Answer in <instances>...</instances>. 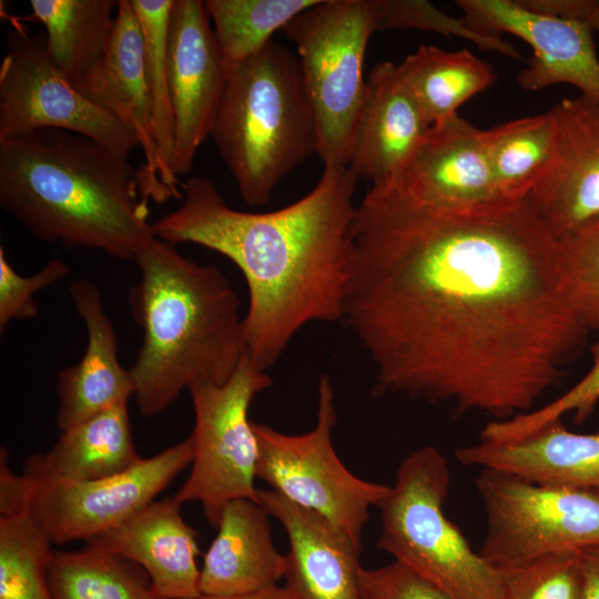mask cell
Returning a JSON list of instances; mask_svg holds the SVG:
<instances>
[{
  "instance_id": "obj_1",
  "label": "cell",
  "mask_w": 599,
  "mask_h": 599,
  "mask_svg": "<svg viewBox=\"0 0 599 599\" xmlns=\"http://www.w3.org/2000/svg\"><path fill=\"white\" fill-rule=\"evenodd\" d=\"M352 245L342 321L376 395L504 420L535 409L586 343L558 242L526 200L451 211L372 184Z\"/></svg>"
},
{
  "instance_id": "obj_2",
  "label": "cell",
  "mask_w": 599,
  "mask_h": 599,
  "mask_svg": "<svg viewBox=\"0 0 599 599\" xmlns=\"http://www.w3.org/2000/svg\"><path fill=\"white\" fill-rule=\"evenodd\" d=\"M357 179L347 166L324 167L316 185L271 212L231 207L213 182L181 183L182 203L153 229L171 244L194 243L231 260L248 290L247 353L267 372L314 322L342 321L352 257Z\"/></svg>"
},
{
  "instance_id": "obj_3",
  "label": "cell",
  "mask_w": 599,
  "mask_h": 599,
  "mask_svg": "<svg viewBox=\"0 0 599 599\" xmlns=\"http://www.w3.org/2000/svg\"><path fill=\"white\" fill-rule=\"evenodd\" d=\"M0 206L32 236L134 261L155 236L139 169L105 145L42 129L0 141Z\"/></svg>"
},
{
  "instance_id": "obj_4",
  "label": "cell",
  "mask_w": 599,
  "mask_h": 599,
  "mask_svg": "<svg viewBox=\"0 0 599 599\" xmlns=\"http://www.w3.org/2000/svg\"><path fill=\"white\" fill-rule=\"evenodd\" d=\"M141 277L130 288L143 341L129 368L143 417L164 412L199 383L221 385L247 352L238 294L212 265L154 237L136 254Z\"/></svg>"
},
{
  "instance_id": "obj_5",
  "label": "cell",
  "mask_w": 599,
  "mask_h": 599,
  "mask_svg": "<svg viewBox=\"0 0 599 599\" xmlns=\"http://www.w3.org/2000/svg\"><path fill=\"white\" fill-rule=\"evenodd\" d=\"M210 136L244 202L268 203L280 182L318 151L297 57L272 41L235 67Z\"/></svg>"
},
{
  "instance_id": "obj_6",
  "label": "cell",
  "mask_w": 599,
  "mask_h": 599,
  "mask_svg": "<svg viewBox=\"0 0 599 599\" xmlns=\"http://www.w3.org/2000/svg\"><path fill=\"white\" fill-rule=\"evenodd\" d=\"M449 487L450 470L440 450L427 445L410 451L377 506V548L451 599H501V570L446 516Z\"/></svg>"
},
{
  "instance_id": "obj_7",
  "label": "cell",
  "mask_w": 599,
  "mask_h": 599,
  "mask_svg": "<svg viewBox=\"0 0 599 599\" xmlns=\"http://www.w3.org/2000/svg\"><path fill=\"white\" fill-rule=\"evenodd\" d=\"M294 43L324 167L348 165L362 106L364 61L375 30L373 0H319L284 29Z\"/></svg>"
},
{
  "instance_id": "obj_8",
  "label": "cell",
  "mask_w": 599,
  "mask_h": 599,
  "mask_svg": "<svg viewBox=\"0 0 599 599\" xmlns=\"http://www.w3.org/2000/svg\"><path fill=\"white\" fill-rule=\"evenodd\" d=\"M337 423L329 376L317 384L316 420L300 435L253 422L258 443L256 478L293 504L333 524L362 548L364 527L388 486L355 476L342 463L332 440Z\"/></svg>"
},
{
  "instance_id": "obj_9",
  "label": "cell",
  "mask_w": 599,
  "mask_h": 599,
  "mask_svg": "<svg viewBox=\"0 0 599 599\" xmlns=\"http://www.w3.org/2000/svg\"><path fill=\"white\" fill-rule=\"evenodd\" d=\"M475 486L486 519L479 554L496 568L599 546L596 493L489 468L480 469Z\"/></svg>"
},
{
  "instance_id": "obj_10",
  "label": "cell",
  "mask_w": 599,
  "mask_h": 599,
  "mask_svg": "<svg viewBox=\"0 0 599 599\" xmlns=\"http://www.w3.org/2000/svg\"><path fill=\"white\" fill-rule=\"evenodd\" d=\"M272 384L246 352L225 383L189 388L195 416L194 453L190 475L174 497L181 504L200 502L214 528L227 502L257 501L258 443L248 410L256 395Z\"/></svg>"
},
{
  "instance_id": "obj_11",
  "label": "cell",
  "mask_w": 599,
  "mask_h": 599,
  "mask_svg": "<svg viewBox=\"0 0 599 599\" xmlns=\"http://www.w3.org/2000/svg\"><path fill=\"white\" fill-rule=\"evenodd\" d=\"M42 129L82 134L124 158L139 148L130 129L84 97L54 65L44 32L31 35L11 17L0 64V141Z\"/></svg>"
},
{
  "instance_id": "obj_12",
  "label": "cell",
  "mask_w": 599,
  "mask_h": 599,
  "mask_svg": "<svg viewBox=\"0 0 599 599\" xmlns=\"http://www.w3.org/2000/svg\"><path fill=\"white\" fill-rule=\"evenodd\" d=\"M193 453L190 434L130 470L108 478L69 480L26 475L32 481L28 515L52 544L88 542L154 501L191 465Z\"/></svg>"
},
{
  "instance_id": "obj_13",
  "label": "cell",
  "mask_w": 599,
  "mask_h": 599,
  "mask_svg": "<svg viewBox=\"0 0 599 599\" xmlns=\"http://www.w3.org/2000/svg\"><path fill=\"white\" fill-rule=\"evenodd\" d=\"M456 6L471 31L488 37L509 33L531 47L532 55L517 75L521 89L564 83L599 101V59L590 22L537 11L521 0H458Z\"/></svg>"
},
{
  "instance_id": "obj_14",
  "label": "cell",
  "mask_w": 599,
  "mask_h": 599,
  "mask_svg": "<svg viewBox=\"0 0 599 599\" xmlns=\"http://www.w3.org/2000/svg\"><path fill=\"white\" fill-rule=\"evenodd\" d=\"M166 68L174 118L172 171L179 176L191 170L210 136L230 75L204 1L174 0Z\"/></svg>"
},
{
  "instance_id": "obj_15",
  "label": "cell",
  "mask_w": 599,
  "mask_h": 599,
  "mask_svg": "<svg viewBox=\"0 0 599 599\" xmlns=\"http://www.w3.org/2000/svg\"><path fill=\"white\" fill-rule=\"evenodd\" d=\"M75 88L136 136L144 159L139 169L143 201L163 203L172 197L182 199V192L169 184L158 153L143 32L131 0L118 2L104 59L98 70Z\"/></svg>"
},
{
  "instance_id": "obj_16",
  "label": "cell",
  "mask_w": 599,
  "mask_h": 599,
  "mask_svg": "<svg viewBox=\"0 0 599 599\" xmlns=\"http://www.w3.org/2000/svg\"><path fill=\"white\" fill-rule=\"evenodd\" d=\"M550 110L555 159L526 201L558 241L599 216V101L580 94Z\"/></svg>"
},
{
  "instance_id": "obj_17",
  "label": "cell",
  "mask_w": 599,
  "mask_h": 599,
  "mask_svg": "<svg viewBox=\"0 0 599 599\" xmlns=\"http://www.w3.org/2000/svg\"><path fill=\"white\" fill-rule=\"evenodd\" d=\"M397 181L418 201L443 210L469 211L507 201L493 176L485 130L458 113L429 126Z\"/></svg>"
},
{
  "instance_id": "obj_18",
  "label": "cell",
  "mask_w": 599,
  "mask_h": 599,
  "mask_svg": "<svg viewBox=\"0 0 599 599\" xmlns=\"http://www.w3.org/2000/svg\"><path fill=\"white\" fill-rule=\"evenodd\" d=\"M257 501L285 530L283 580L296 599H362L361 547L324 517L272 489H258Z\"/></svg>"
},
{
  "instance_id": "obj_19",
  "label": "cell",
  "mask_w": 599,
  "mask_h": 599,
  "mask_svg": "<svg viewBox=\"0 0 599 599\" xmlns=\"http://www.w3.org/2000/svg\"><path fill=\"white\" fill-rule=\"evenodd\" d=\"M429 126L397 64H376L366 79L347 167L372 184L397 180Z\"/></svg>"
},
{
  "instance_id": "obj_20",
  "label": "cell",
  "mask_w": 599,
  "mask_h": 599,
  "mask_svg": "<svg viewBox=\"0 0 599 599\" xmlns=\"http://www.w3.org/2000/svg\"><path fill=\"white\" fill-rule=\"evenodd\" d=\"M182 505L174 495L154 500L88 542L140 566L160 597L197 599V534L182 517Z\"/></svg>"
},
{
  "instance_id": "obj_21",
  "label": "cell",
  "mask_w": 599,
  "mask_h": 599,
  "mask_svg": "<svg viewBox=\"0 0 599 599\" xmlns=\"http://www.w3.org/2000/svg\"><path fill=\"white\" fill-rule=\"evenodd\" d=\"M74 308L87 329L88 342L81 359L62 368L57 377L59 409L57 425L67 430L134 395L130 369L118 358V341L98 286L89 280L69 284Z\"/></svg>"
},
{
  "instance_id": "obj_22",
  "label": "cell",
  "mask_w": 599,
  "mask_h": 599,
  "mask_svg": "<svg viewBox=\"0 0 599 599\" xmlns=\"http://www.w3.org/2000/svg\"><path fill=\"white\" fill-rule=\"evenodd\" d=\"M466 466L509 473L527 480L599 495V430L573 433L561 419L511 443H478L459 447Z\"/></svg>"
},
{
  "instance_id": "obj_23",
  "label": "cell",
  "mask_w": 599,
  "mask_h": 599,
  "mask_svg": "<svg viewBox=\"0 0 599 599\" xmlns=\"http://www.w3.org/2000/svg\"><path fill=\"white\" fill-rule=\"evenodd\" d=\"M200 573L204 596H237L278 585L285 555L272 538L270 514L256 500L225 505Z\"/></svg>"
},
{
  "instance_id": "obj_24",
  "label": "cell",
  "mask_w": 599,
  "mask_h": 599,
  "mask_svg": "<svg viewBox=\"0 0 599 599\" xmlns=\"http://www.w3.org/2000/svg\"><path fill=\"white\" fill-rule=\"evenodd\" d=\"M135 449L128 404L62 430L44 454L29 457L24 475L94 480L130 470L142 461Z\"/></svg>"
},
{
  "instance_id": "obj_25",
  "label": "cell",
  "mask_w": 599,
  "mask_h": 599,
  "mask_svg": "<svg viewBox=\"0 0 599 599\" xmlns=\"http://www.w3.org/2000/svg\"><path fill=\"white\" fill-rule=\"evenodd\" d=\"M114 0H31L32 14L21 19L43 24L47 51L75 87L101 65L114 28Z\"/></svg>"
},
{
  "instance_id": "obj_26",
  "label": "cell",
  "mask_w": 599,
  "mask_h": 599,
  "mask_svg": "<svg viewBox=\"0 0 599 599\" xmlns=\"http://www.w3.org/2000/svg\"><path fill=\"white\" fill-rule=\"evenodd\" d=\"M397 67L429 125L457 114L461 104L496 79L493 68L466 49L419 45Z\"/></svg>"
},
{
  "instance_id": "obj_27",
  "label": "cell",
  "mask_w": 599,
  "mask_h": 599,
  "mask_svg": "<svg viewBox=\"0 0 599 599\" xmlns=\"http://www.w3.org/2000/svg\"><path fill=\"white\" fill-rule=\"evenodd\" d=\"M485 139L493 176L502 199L526 200L555 159L557 129L551 110L485 130Z\"/></svg>"
},
{
  "instance_id": "obj_28",
  "label": "cell",
  "mask_w": 599,
  "mask_h": 599,
  "mask_svg": "<svg viewBox=\"0 0 599 599\" xmlns=\"http://www.w3.org/2000/svg\"><path fill=\"white\" fill-rule=\"evenodd\" d=\"M48 577L55 599H164L140 566L90 542L53 550Z\"/></svg>"
},
{
  "instance_id": "obj_29",
  "label": "cell",
  "mask_w": 599,
  "mask_h": 599,
  "mask_svg": "<svg viewBox=\"0 0 599 599\" xmlns=\"http://www.w3.org/2000/svg\"><path fill=\"white\" fill-rule=\"evenodd\" d=\"M319 0H206L212 27L231 71L257 54L273 34Z\"/></svg>"
},
{
  "instance_id": "obj_30",
  "label": "cell",
  "mask_w": 599,
  "mask_h": 599,
  "mask_svg": "<svg viewBox=\"0 0 599 599\" xmlns=\"http://www.w3.org/2000/svg\"><path fill=\"white\" fill-rule=\"evenodd\" d=\"M51 545L30 515L0 517V599H55L48 577Z\"/></svg>"
},
{
  "instance_id": "obj_31",
  "label": "cell",
  "mask_w": 599,
  "mask_h": 599,
  "mask_svg": "<svg viewBox=\"0 0 599 599\" xmlns=\"http://www.w3.org/2000/svg\"><path fill=\"white\" fill-rule=\"evenodd\" d=\"M131 2L143 32L158 153L169 184L174 190L181 191L179 177L172 171L174 118L166 68L169 23L174 0H131Z\"/></svg>"
},
{
  "instance_id": "obj_32",
  "label": "cell",
  "mask_w": 599,
  "mask_h": 599,
  "mask_svg": "<svg viewBox=\"0 0 599 599\" xmlns=\"http://www.w3.org/2000/svg\"><path fill=\"white\" fill-rule=\"evenodd\" d=\"M591 351V368L570 389L531 412L487 423L480 433V439L491 443L516 441L552 422L560 420L566 414H572L577 424L585 422L599 402V339Z\"/></svg>"
},
{
  "instance_id": "obj_33",
  "label": "cell",
  "mask_w": 599,
  "mask_h": 599,
  "mask_svg": "<svg viewBox=\"0 0 599 599\" xmlns=\"http://www.w3.org/2000/svg\"><path fill=\"white\" fill-rule=\"evenodd\" d=\"M557 242L575 311L589 332H599V216Z\"/></svg>"
},
{
  "instance_id": "obj_34",
  "label": "cell",
  "mask_w": 599,
  "mask_h": 599,
  "mask_svg": "<svg viewBox=\"0 0 599 599\" xmlns=\"http://www.w3.org/2000/svg\"><path fill=\"white\" fill-rule=\"evenodd\" d=\"M501 570V599H582L579 551H562Z\"/></svg>"
},
{
  "instance_id": "obj_35",
  "label": "cell",
  "mask_w": 599,
  "mask_h": 599,
  "mask_svg": "<svg viewBox=\"0 0 599 599\" xmlns=\"http://www.w3.org/2000/svg\"><path fill=\"white\" fill-rule=\"evenodd\" d=\"M375 30L419 29L445 35L465 38L483 50H493L512 59H519L515 47L500 37H488L468 29L460 19L439 11L434 4L422 0H373Z\"/></svg>"
},
{
  "instance_id": "obj_36",
  "label": "cell",
  "mask_w": 599,
  "mask_h": 599,
  "mask_svg": "<svg viewBox=\"0 0 599 599\" xmlns=\"http://www.w3.org/2000/svg\"><path fill=\"white\" fill-rule=\"evenodd\" d=\"M69 265L61 260L48 262L40 271L20 275L9 263L4 248L0 247V331L3 333L12 319L34 318L39 307L34 295L61 281L69 274Z\"/></svg>"
},
{
  "instance_id": "obj_37",
  "label": "cell",
  "mask_w": 599,
  "mask_h": 599,
  "mask_svg": "<svg viewBox=\"0 0 599 599\" xmlns=\"http://www.w3.org/2000/svg\"><path fill=\"white\" fill-rule=\"evenodd\" d=\"M362 599H451L405 565L393 560L361 572Z\"/></svg>"
},
{
  "instance_id": "obj_38",
  "label": "cell",
  "mask_w": 599,
  "mask_h": 599,
  "mask_svg": "<svg viewBox=\"0 0 599 599\" xmlns=\"http://www.w3.org/2000/svg\"><path fill=\"white\" fill-rule=\"evenodd\" d=\"M32 493L31 479L18 475L8 465L7 450L0 453V517H14L29 511Z\"/></svg>"
},
{
  "instance_id": "obj_39",
  "label": "cell",
  "mask_w": 599,
  "mask_h": 599,
  "mask_svg": "<svg viewBox=\"0 0 599 599\" xmlns=\"http://www.w3.org/2000/svg\"><path fill=\"white\" fill-rule=\"evenodd\" d=\"M582 572V599H599V546L579 550Z\"/></svg>"
},
{
  "instance_id": "obj_40",
  "label": "cell",
  "mask_w": 599,
  "mask_h": 599,
  "mask_svg": "<svg viewBox=\"0 0 599 599\" xmlns=\"http://www.w3.org/2000/svg\"><path fill=\"white\" fill-rule=\"evenodd\" d=\"M197 599H296L284 586L276 585L260 591L237 596H204Z\"/></svg>"
},
{
  "instance_id": "obj_41",
  "label": "cell",
  "mask_w": 599,
  "mask_h": 599,
  "mask_svg": "<svg viewBox=\"0 0 599 599\" xmlns=\"http://www.w3.org/2000/svg\"><path fill=\"white\" fill-rule=\"evenodd\" d=\"M590 23L595 28V31H597L599 33V9L590 18Z\"/></svg>"
}]
</instances>
